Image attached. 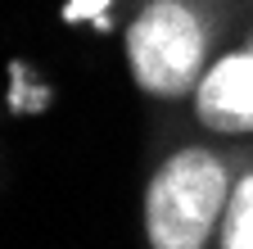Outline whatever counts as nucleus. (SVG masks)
Listing matches in <instances>:
<instances>
[{
    "instance_id": "39448f33",
    "label": "nucleus",
    "mask_w": 253,
    "mask_h": 249,
    "mask_svg": "<svg viewBox=\"0 0 253 249\" xmlns=\"http://www.w3.org/2000/svg\"><path fill=\"white\" fill-rule=\"evenodd\" d=\"M109 0H68V9H63V18L77 23V18H104Z\"/></svg>"
},
{
    "instance_id": "f257e3e1",
    "label": "nucleus",
    "mask_w": 253,
    "mask_h": 249,
    "mask_svg": "<svg viewBox=\"0 0 253 249\" xmlns=\"http://www.w3.org/2000/svg\"><path fill=\"white\" fill-rule=\"evenodd\" d=\"M221 204L226 168L208 149H185L158 168L145 195V231L154 249H204Z\"/></svg>"
},
{
    "instance_id": "20e7f679",
    "label": "nucleus",
    "mask_w": 253,
    "mask_h": 249,
    "mask_svg": "<svg viewBox=\"0 0 253 249\" xmlns=\"http://www.w3.org/2000/svg\"><path fill=\"white\" fill-rule=\"evenodd\" d=\"M221 249H253V177H244L235 186V195L226 199Z\"/></svg>"
},
{
    "instance_id": "f03ea898",
    "label": "nucleus",
    "mask_w": 253,
    "mask_h": 249,
    "mask_svg": "<svg viewBox=\"0 0 253 249\" xmlns=\"http://www.w3.org/2000/svg\"><path fill=\"white\" fill-rule=\"evenodd\" d=\"M126 59H131V77L154 91V96H181L199 82L204 64V27L176 0H158L149 5L131 32H126Z\"/></svg>"
},
{
    "instance_id": "7ed1b4c3",
    "label": "nucleus",
    "mask_w": 253,
    "mask_h": 249,
    "mask_svg": "<svg viewBox=\"0 0 253 249\" xmlns=\"http://www.w3.org/2000/svg\"><path fill=\"white\" fill-rule=\"evenodd\" d=\"M195 113L212 132H253V50L226 54L221 64L208 68V77L195 91Z\"/></svg>"
}]
</instances>
